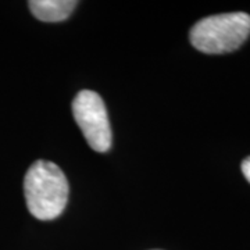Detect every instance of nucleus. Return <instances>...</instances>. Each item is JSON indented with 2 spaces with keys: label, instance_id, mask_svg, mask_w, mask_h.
I'll return each instance as SVG.
<instances>
[{
  "label": "nucleus",
  "instance_id": "f257e3e1",
  "mask_svg": "<svg viewBox=\"0 0 250 250\" xmlns=\"http://www.w3.org/2000/svg\"><path fill=\"white\" fill-rule=\"evenodd\" d=\"M68 181L52 161H35L25 174L24 193L29 213L38 220H53L62 214L68 200Z\"/></svg>",
  "mask_w": 250,
  "mask_h": 250
},
{
  "label": "nucleus",
  "instance_id": "f03ea898",
  "mask_svg": "<svg viewBox=\"0 0 250 250\" xmlns=\"http://www.w3.org/2000/svg\"><path fill=\"white\" fill-rule=\"evenodd\" d=\"M249 35V14L225 13L200 20L192 27L189 38L199 52L223 54L236 50Z\"/></svg>",
  "mask_w": 250,
  "mask_h": 250
},
{
  "label": "nucleus",
  "instance_id": "7ed1b4c3",
  "mask_svg": "<svg viewBox=\"0 0 250 250\" xmlns=\"http://www.w3.org/2000/svg\"><path fill=\"white\" fill-rule=\"evenodd\" d=\"M72 114L90 147L107 152L113 135L103 99L96 92L81 90L72 102Z\"/></svg>",
  "mask_w": 250,
  "mask_h": 250
},
{
  "label": "nucleus",
  "instance_id": "20e7f679",
  "mask_svg": "<svg viewBox=\"0 0 250 250\" xmlns=\"http://www.w3.org/2000/svg\"><path fill=\"white\" fill-rule=\"evenodd\" d=\"M28 4L38 20L45 22H59L70 17L78 3L74 0H32Z\"/></svg>",
  "mask_w": 250,
  "mask_h": 250
},
{
  "label": "nucleus",
  "instance_id": "39448f33",
  "mask_svg": "<svg viewBox=\"0 0 250 250\" xmlns=\"http://www.w3.org/2000/svg\"><path fill=\"white\" fill-rule=\"evenodd\" d=\"M242 172H243L245 178L250 182V157L245 159L243 163H242Z\"/></svg>",
  "mask_w": 250,
  "mask_h": 250
}]
</instances>
